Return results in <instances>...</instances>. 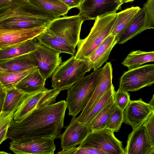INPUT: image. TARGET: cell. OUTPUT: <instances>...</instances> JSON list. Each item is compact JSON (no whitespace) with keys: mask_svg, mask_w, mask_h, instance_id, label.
<instances>
[{"mask_svg":"<svg viewBox=\"0 0 154 154\" xmlns=\"http://www.w3.org/2000/svg\"><path fill=\"white\" fill-rule=\"evenodd\" d=\"M66 108V101L61 100L39 107L20 119H13L8 138L13 141L37 137L60 138Z\"/></svg>","mask_w":154,"mask_h":154,"instance_id":"1","label":"cell"},{"mask_svg":"<svg viewBox=\"0 0 154 154\" xmlns=\"http://www.w3.org/2000/svg\"><path fill=\"white\" fill-rule=\"evenodd\" d=\"M117 13L115 12L95 20L93 26L88 36L80 40L77 45L75 58L87 60L96 48L110 34L116 20Z\"/></svg>","mask_w":154,"mask_h":154,"instance_id":"2","label":"cell"},{"mask_svg":"<svg viewBox=\"0 0 154 154\" xmlns=\"http://www.w3.org/2000/svg\"><path fill=\"white\" fill-rule=\"evenodd\" d=\"M103 67L84 76L67 90L66 99L69 115L75 117L87 105L93 94Z\"/></svg>","mask_w":154,"mask_h":154,"instance_id":"3","label":"cell"},{"mask_svg":"<svg viewBox=\"0 0 154 154\" xmlns=\"http://www.w3.org/2000/svg\"><path fill=\"white\" fill-rule=\"evenodd\" d=\"M91 70L87 60L72 55L62 62L52 76V87L62 91L68 90Z\"/></svg>","mask_w":154,"mask_h":154,"instance_id":"4","label":"cell"},{"mask_svg":"<svg viewBox=\"0 0 154 154\" xmlns=\"http://www.w3.org/2000/svg\"><path fill=\"white\" fill-rule=\"evenodd\" d=\"M84 21L79 14L60 17L50 22L47 30L61 43L75 48L80 40L81 26Z\"/></svg>","mask_w":154,"mask_h":154,"instance_id":"5","label":"cell"},{"mask_svg":"<svg viewBox=\"0 0 154 154\" xmlns=\"http://www.w3.org/2000/svg\"><path fill=\"white\" fill-rule=\"evenodd\" d=\"M154 83V64L128 69L121 76L118 90L135 91Z\"/></svg>","mask_w":154,"mask_h":154,"instance_id":"6","label":"cell"},{"mask_svg":"<svg viewBox=\"0 0 154 154\" xmlns=\"http://www.w3.org/2000/svg\"><path fill=\"white\" fill-rule=\"evenodd\" d=\"M114 132L106 128L91 132L79 145V147L94 148L107 154H125L122 142Z\"/></svg>","mask_w":154,"mask_h":154,"instance_id":"7","label":"cell"},{"mask_svg":"<svg viewBox=\"0 0 154 154\" xmlns=\"http://www.w3.org/2000/svg\"><path fill=\"white\" fill-rule=\"evenodd\" d=\"M60 54L38 42L35 50L30 53L35 66L46 79L52 76L62 63Z\"/></svg>","mask_w":154,"mask_h":154,"instance_id":"8","label":"cell"},{"mask_svg":"<svg viewBox=\"0 0 154 154\" xmlns=\"http://www.w3.org/2000/svg\"><path fill=\"white\" fill-rule=\"evenodd\" d=\"M54 138L37 137L11 141L10 149L16 154H53L56 149Z\"/></svg>","mask_w":154,"mask_h":154,"instance_id":"9","label":"cell"},{"mask_svg":"<svg viewBox=\"0 0 154 154\" xmlns=\"http://www.w3.org/2000/svg\"><path fill=\"white\" fill-rule=\"evenodd\" d=\"M122 4L119 0H82L78 8L83 20H95L101 17L116 12Z\"/></svg>","mask_w":154,"mask_h":154,"instance_id":"10","label":"cell"},{"mask_svg":"<svg viewBox=\"0 0 154 154\" xmlns=\"http://www.w3.org/2000/svg\"><path fill=\"white\" fill-rule=\"evenodd\" d=\"M48 25L30 28L0 27V49L35 38L46 30Z\"/></svg>","mask_w":154,"mask_h":154,"instance_id":"11","label":"cell"},{"mask_svg":"<svg viewBox=\"0 0 154 154\" xmlns=\"http://www.w3.org/2000/svg\"><path fill=\"white\" fill-rule=\"evenodd\" d=\"M61 91L53 88L45 91L29 94L21 105L14 113L13 119H20L39 107L55 103L56 98Z\"/></svg>","mask_w":154,"mask_h":154,"instance_id":"12","label":"cell"},{"mask_svg":"<svg viewBox=\"0 0 154 154\" xmlns=\"http://www.w3.org/2000/svg\"><path fill=\"white\" fill-rule=\"evenodd\" d=\"M91 132L86 123L80 122L77 117H73L60 138L62 150L71 149L79 145Z\"/></svg>","mask_w":154,"mask_h":154,"instance_id":"13","label":"cell"},{"mask_svg":"<svg viewBox=\"0 0 154 154\" xmlns=\"http://www.w3.org/2000/svg\"><path fill=\"white\" fill-rule=\"evenodd\" d=\"M112 79V65L110 62H108L103 67L89 101L81 114L77 117L79 122H82L95 102L113 85Z\"/></svg>","mask_w":154,"mask_h":154,"instance_id":"14","label":"cell"},{"mask_svg":"<svg viewBox=\"0 0 154 154\" xmlns=\"http://www.w3.org/2000/svg\"><path fill=\"white\" fill-rule=\"evenodd\" d=\"M152 110L149 104L140 98L131 100L124 110L125 124L133 129L143 124L150 115Z\"/></svg>","mask_w":154,"mask_h":154,"instance_id":"15","label":"cell"},{"mask_svg":"<svg viewBox=\"0 0 154 154\" xmlns=\"http://www.w3.org/2000/svg\"><path fill=\"white\" fill-rule=\"evenodd\" d=\"M17 17H28L52 21L56 18L54 15L38 8L24 0L21 3L0 13V22Z\"/></svg>","mask_w":154,"mask_h":154,"instance_id":"16","label":"cell"},{"mask_svg":"<svg viewBox=\"0 0 154 154\" xmlns=\"http://www.w3.org/2000/svg\"><path fill=\"white\" fill-rule=\"evenodd\" d=\"M152 147L143 124L133 129L128 135L125 154H148Z\"/></svg>","mask_w":154,"mask_h":154,"instance_id":"17","label":"cell"},{"mask_svg":"<svg viewBox=\"0 0 154 154\" xmlns=\"http://www.w3.org/2000/svg\"><path fill=\"white\" fill-rule=\"evenodd\" d=\"M117 43V39L114 35H109L103 40L87 60L91 70L99 69L107 61L111 50Z\"/></svg>","mask_w":154,"mask_h":154,"instance_id":"18","label":"cell"},{"mask_svg":"<svg viewBox=\"0 0 154 154\" xmlns=\"http://www.w3.org/2000/svg\"><path fill=\"white\" fill-rule=\"evenodd\" d=\"M146 13L143 7L116 36L118 43L123 44L146 30Z\"/></svg>","mask_w":154,"mask_h":154,"instance_id":"19","label":"cell"},{"mask_svg":"<svg viewBox=\"0 0 154 154\" xmlns=\"http://www.w3.org/2000/svg\"><path fill=\"white\" fill-rule=\"evenodd\" d=\"M37 68L23 78L15 86L29 94L48 90L45 87L46 80Z\"/></svg>","mask_w":154,"mask_h":154,"instance_id":"20","label":"cell"},{"mask_svg":"<svg viewBox=\"0 0 154 154\" xmlns=\"http://www.w3.org/2000/svg\"><path fill=\"white\" fill-rule=\"evenodd\" d=\"M37 67L30 53L13 58L0 60V70L13 72L23 71Z\"/></svg>","mask_w":154,"mask_h":154,"instance_id":"21","label":"cell"},{"mask_svg":"<svg viewBox=\"0 0 154 154\" xmlns=\"http://www.w3.org/2000/svg\"><path fill=\"white\" fill-rule=\"evenodd\" d=\"M51 21L28 17H17L0 22L3 28H30L48 25Z\"/></svg>","mask_w":154,"mask_h":154,"instance_id":"22","label":"cell"},{"mask_svg":"<svg viewBox=\"0 0 154 154\" xmlns=\"http://www.w3.org/2000/svg\"><path fill=\"white\" fill-rule=\"evenodd\" d=\"M29 4L54 16L56 18L66 14L70 8L59 0H26Z\"/></svg>","mask_w":154,"mask_h":154,"instance_id":"23","label":"cell"},{"mask_svg":"<svg viewBox=\"0 0 154 154\" xmlns=\"http://www.w3.org/2000/svg\"><path fill=\"white\" fill-rule=\"evenodd\" d=\"M36 38L20 44L0 49V60L8 59L30 53L35 50Z\"/></svg>","mask_w":154,"mask_h":154,"instance_id":"24","label":"cell"},{"mask_svg":"<svg viewBox=\"0 0 154 154\" xmlns=\"http://www.w3.org/2000/svg\"><path fill=\"white\" fill-rule=\"evenodd\" d=\"M6 90L7 94L5 100L2 110L0 112L12 113L14 114L29 94L15 87Z\"/></svg>","mask_w":154,"mask_h":154,"instance_id":"25","label":"cell"},{"mask_svg":"<svg viewBox=\"0 0 154 154\" xmlns=\"http://www.w3.org/2000/svg\"><path fill=\"white\" fill-rule=\"evenodd\" d=\"M116 105L114 94L110 101L91 120L86 123L92 131L105 128Z\"/></svg>","mask_w":154,"mask_h":154,"instance_id":"26","label":"cell"},{"mask_svg":"<svg viewBox=\"0 0 154 154\" xmlns=\"http://www.w3.org/2000/svg\"><path fill=\"white\" fill-rule=\"evenodd\" d=\"M154 61V51H143L140 50L130 52L122 64L130 69L141 66L145 63Z\"/></svg>","mask_w":154,"mask_h":154,"instance_id":"27","label":"cell"},{"mask_svg":"<svg viewBox=\"0 0 154 154\" xmlns=\"http://www.w3.org/2000/svg\"><path fill=\"white\" fill-rule=\"evenodd\" d=\"M38 42L41 43L60 53H65L74 55V47L65 45L58 41L47 30L36 38Z\"/></svg>","mask_w":154,"mask_h":154,"instance_id":"28","label":"cell"},{"mask_svg":"<svg viewBox=\"0 0 154 154\" xmlns=\"http://www.w3.org/2000/svg\"><path fill=\"white\" fill-rule=\"evenodd\" d=\"M141 9L138 6H132L118 13L110 35L117 36Z\"/></svg>","mask_w":154,"mask_h":154,"instance_id":"29","label":"cell"},{"mask_svg":"<svg viewBox=\"0 0 154 154\" xmlns=\"http://www.w3.org/2000/svg\"><path fill=\"white\" fill-rule=\"evenodd\" d=\"M37 67L18 72H7L0 70V84L6 89L15 87L26 75Z\"/></svg>","mask_w":154,"mask_h":154,"instance_id":"30","label":"cell"},{"mask_svg":"<svg viewBox=\"0 0 154 154\" xmlns=\"http://www.w3.org/2000/svg\"><path fill=\"white\" fill-rule=\"evenodd\" d=\"M115 92L113 85L95 102L82 122L87 123L91 120L110 101Z\"/></svg>","mask_w":154,"mask_h":154,"instance_id":"31","label":"cell"},{"mask_svg":"<svg viewBox=\"0 0 154 154\" xmlns=\"http://www.w3.org/2000/svg\"><path fill=\"white\" fill-rule=\"evenodd\" d=\"M124 111L116 105L107 122L105 128L114 132H118L124 122Z\"/></svg>","mask_w":154,"mask_h":154,"instance_id":"32","label":"cell"},{"mask_svg":"<svg viewBox=\"0 0 154 154\" xmlns=\"http://www.w3.org/2000/svg\"><path fill=\"white\" fill-rule=\"evenodd\" d=\"M13 116L12 113L0 112V144L8 139V131Z\"/></svg>","mask_w":154,"mask_h":154,"instance_id":"33","label":"cell"},{"mask_svg":"<svg viewBox=\"0 0 154 154\" xmlns=\"http://www.w3.org/2000/svg\"><path fill=\"white\" fill-rule=\"evenodd\" d=\"M143 8L146 13L145 30L154 29V0H147Z\"/></svg>","mask_w":154,"mask_h":154,"instance_id":"34","label":"cell"},{"mask_svg":"<svg viewBox=\"0 0 154 154\" xmlns=\"http://www.w3.org/2000/svg\"><path fill=\"white\" fill-rule=\"evenodd\" d=\"M114 99L116 105L123 111L131 101L130 95L128 92L118 90L114 93Z\"/></svg>","mask_w":154,"mask_h":154,"instance_id":"35","label":"cell"},{"mask_svg":"<svg viewBox=\"0 0 154 154\" xmlns=\"http://www.w3.org/2000/svg\"><path fill=\"white\" fill-rule=\"evenodd\" d=\"M143 125L146 129L151 146L154 147V112L153 111Z\"/></svg>","mask_w":154,"mask_h":154,"instance_id":"36","label":"cell"},{"mask_svg":"<svg viewBox=\"0 0 154 154\" xmlns=\"http://www.w3.org/2000/svg\"><path fill=\"white\" fill-rule=\"evenodd\" d=\"M74 154H107L106 152L96 148L90 147H74Z\"/></svg>","mask_w":154,"mask_h":154,"instance_id":"37","label":"cell"},{"mask_svg":"<svg viewBox=\"0 0 154 154\" xmlns=\"http://www.w3.org/2000/svg\"><path fill=\"white\" fill-rule=\"evenodd\" d=\"M23 0H0V13L11 8Z\"/></svg>","mask_w":154,"mask_h":154,"instance_id":"38","label":"cell"},{"mask_svg":"<svg viewBox=\"0 0 154 154\" xmlns=\"http://www.w3.org/2000/svg\"><path fill=\"white\" fill-rule=\"evenodd\" d=\"M67 5L71 9L78 8L79 7L82 0H59Z\"/></svg>","mask_w":154,"mask_h":154,"instance_id":"39","label":"cell"},{"mask_svg":"<svg viewBox=\"0 0 154 154\" xmlns=\"http://www.w3.org/2000/svg\"><path fill=\"white\" fill-rule=\"evenodd\" d=\"M6 94V89L0 84V112L2 110Z\"/></svg>","mask_w":154,"mask_h":154,"instance_id":"40","label":"cell"},{"mask_svg":"<svg viewBox=\"0 0 154 154\" xmlns=\"http://www.w3.org/2000/svg\"><path fill=\"white\" fill-rule=\"evenodd\" d=\"M148 104L152 108V111L154 112V94L153 95L152 99Z\"/></svg>","mask_w":154,"mask_h":154,"instance_id":"41","label":"cell"},{"mask_svg":"<svg viewBox=\"0 0 154 154\" xmlns=\"http://www.w3.org/2000/svg\"><path fill=\"white\" fill-rule=\"evenodd\" d=\"M134 0H119L120 2L122 4L124 3H126L128 2H133Z\"/></svg>","mask_w":154,"mask_h":154,"instance_id":"42","label":"cell"},{"mask_svg":"<svg viewBox=\"0 0 154 154\" xmlns=\"http://www.w3.org/2000/svg\"><path fill=\"white\" fill-rule=\"evenodd\" d=\"M148 154H154V147L151 148Z\"/></svg>","mask_w":154,"mask_h":154,"instance_id":"43","label":"cell"},{"mask_svg":"<svg viewBox=\"0 0 154 154\" xmlns=\"http://www.w3.org/2000/svg\"><path fill=\"white\" fill-rule=\"evenodd\" d=\"M0 154H9L8 153L6 152H4V151H0Z\"/></svg>","mask_w":154,"mask_h":154,"instance_id":"44","label":"cell"},{"mask_svg":"<svg viewBox=\"0 0 154 154\" xmlns=\"http://www.w3.org/2000/svg\"></svg>","mask_w":154,"mask_h":154,"instance_id":"45","label":"cell"}]
</instances>
